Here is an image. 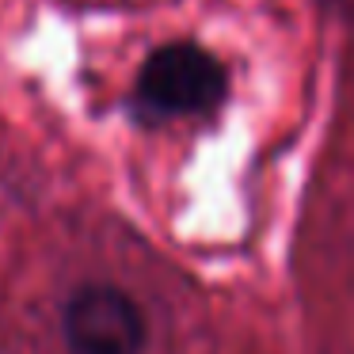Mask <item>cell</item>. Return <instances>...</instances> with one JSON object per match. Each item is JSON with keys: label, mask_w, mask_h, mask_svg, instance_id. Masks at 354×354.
Masks as SVG:
<instances>
[{"label": "cell", "mask_w": 354, "mask_h": 354, "mask_svg": "<svg viewBox=\"0 0 354 354\" xmlns=\"http://www.w3.org/2000/svg\"><path fill=\"white\" fill-rule=\"evenodd\" d=\"M229 77L225 65L209 50L194 42H168L153 50L141 65L130 95V111L138 122L156 126L171 118H198L221 107Z\"/></svg>", "instance_id": "6da1fadb"}, {"label": "cell", "mask_w": 354, "mask_h": 354, "mask_svg": "<svg viewBox=\"0 0 354 354\" xmlns=\"http://www.w3.org/2000/svg\"><path fill=\"white\" fill-rule=\"evenodd\" d=\"M62 335L73 354H141L149 343V324L126 290L92 282L65 301Z\"/></svg>", "instance_id": "7a4b0ae2"}]
</instances>
